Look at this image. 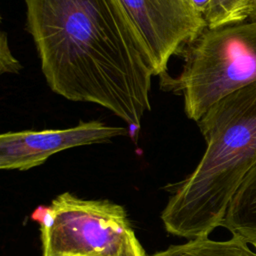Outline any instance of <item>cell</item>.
Here are the masks:
<instances>
[{
    "mask_svg": "<svg viewBox=\"0 0 256 256\" xmlns=\"http://www.w3.org/2000/svg\"><path fill=\"white\" fill-rule=\"evenodd\" d=\"M26 29L50 89L135 128L151 110L154 68L120 0H25Z\"/></svg>",
    "mask_w": 256,
    "mask_h": 256,
    "instance_id": "6da1fadb",
    "label": "cell"
},
{
    "mask_svg": "<svg viewBox=\"0 0 256 256\" xmlns=\"http://www.w3.org/2000/svg\"><path fill=\"white\" fill-rule=\"evenodd\" d=\"M206 149L161 212L165 230L193 239L222 225L228 206L256 164V82L213 104L196 122Z\"/></svg>",
    "mask_w": 256,
    "mask_h": 256,
    "instance_id": "7a4b0ae2",
    "label": "cell"
},
{
    "mask_svg": "<svg viewBox=\"0 0 256 256\" xmlns=\"http://www.w3.org/2000/svg\"><path fill=\"white\" fill-rule=\"evenodd\" d=\"M180 56L181 72L160 75V88L182 96L187 118L197 122L217 101L256 82V20L206 28Z\"/></svg>",
    "mask_w": 256,
    "mask_h": 256,
    "instance_id": "3957f363",
    "label": "cell"
},
{
    "mask_svg": "<svg viewBox=\"0 0 256 256\" xmlns=\"http://www.w3.org/2000/svg\"><path fill=\"white\" fill-rule=\"evenodd\" d=\"M31 217L40 223L43 256H113L132 231L123 206L69 192Z\"/></svg>",
    "mask_w": 256,
    "mask_h": 256,
    "instance_id": "277c9868",
    "label": "cell"
},
{
    "mask_svg": "<svg viewBox=\"0 0 256 256\" xmlns=\"http://www.w3.org/2000/svg\"><path fill=\"white\" fill-rule=\"evenodd\" d=\"M150 53L154 74L167 72L172 56H180L207 28L191 0H120Z\"/></svg>",
    "mask_w": 256,
    "mask_h": 256,
    "instance_id": "5b68a950",
    "label": "cell"
},
{
    "mask_svg": "<svg viewBox=\"0 0 256 256\" xmlns=\"http://www.w3.org/2000/svg\"><path fill=\"white\" fill-rule=\"evenodd\" d=\"M129 130L101 121H81L65 129L24 130L0 135V169L26 171L42 165L52 155L79 146L110 142Z\"/></svg>",
    "mask_w": 256,
    "mask_h": 256,
    "instance_id": "8992f818",
    "label": "cell"
},
{
    "mask_svg": "<svg viewBox=\"0 0 256 256\" xmlns=\"http://www.w3.org/2000/svg\"><path fill=\"white\" fill-rule=\"evenodd\" d=\"M221 226L248 243L256 242V164L231 200Z\"/></svg>",
    "mask_w": 256,
    "mask_h": 256,
    "instance_id": "52a82bcc",
    "label": "cell"
},
{
    "mask_svg": "<svg viewBox=\"0 0 256 256\" xmlns=\"http://www.w3.org/2000/svg\"><path fill=\"white\" fill-rule=\"evenodd\" d=\"M248 244L237 235H232L231 239L225 241L199 236L146 256H256V252L252 251Z\"/></svg>",
    "mask_w": 256,
    "mask_h": 256,
    "instance_id": "ba28073f",
    "label": "cell"
},
{
    "mask_svg": "<svg viewBox=\"0 0 256 256\" xmlns=\"http://www.w3.org/2000/svg\"><path fill=\"white\" fill-rule=\"evenodd\" d=\"M252 0H211L206 14L207 28L214 29L250 19Z\"/></svg>",
    "mask_w": 256,
    "mask_h": 256,
    "instance_id": "9c48e42d",
    "label": "cell"
},
{
    "mask_svg": "<svg viewBox=\"0 0 256 256\" xmlns=\"http://www.w3.org/2000/svg\"><path fill=\"white\" fill-rule=\"evenodd\" d=\"M22 70L21 63L12 54L9 47L8 36L3 31L0 38V73H10L17 74Z\"/></svg>",
    "mask_w": 256,
    "mask_h": 256,
    "instance_id": "30bf717a",
    "label": "cell"
},
{
    "mask_svg": "<svg viewBox=\"0 0 256 256\" xmlns=\"http://www.w3.org/2000/svg\"><path fill=\"white\" fill-rule=\"evenodd\" d=\"M146 252L138 241L134 231L132 230L126 237L120 250L113 256H146Z\"/></svg>",
    "mask_w": 256,
    "mask_h": 256,
    "instance_id": "8fae6325",
    "label": "cell"
},
{
    "mask_svg": "<svg viewBox=\"0 0 256 256\" xmlns=\"http://www.w3.org/2000/svg\"><path fill=\"white\" fill-rule=\"evenodd\" d=\"M196 9L204 16L206 17V14L208 12L209 6H210V1L211 0H191Z\"/></svg>",
    "mask_w": 256,
    "mask_h": 256,
    "instance_id": "7c38bea8",
    "label": "cell"
},
{
    "mask_svg": "<svg viewBox=\"0 0 256 256\" xmlns=\"http://www.w3.org/2000/svg\"><path fill=\"white\" fill-rule=\"evenodd\" d=\"M251 20H256V0H252V9H251Z\"/></svg>",
    "mask_w": 256,
    "mask_h": 256,
    "instance_id": "4fadbf2b",
    "label": "cell"
},
{
    "mask_svg": "<svg viewBox=\"0 0 256 256\" xmlns=\"http://www.w3.org/2000/svg\"><path fill=\"white\" fill-rule=\"evenodd\" d=\"M253 245H254V247L256 248V242H254V243H253Z\"/></svg>",
    "mask_w": 256,
    "mask_h": 256,
    "instance_id": "5bb4252c",
    "label": "cell"
}]
</instances>
